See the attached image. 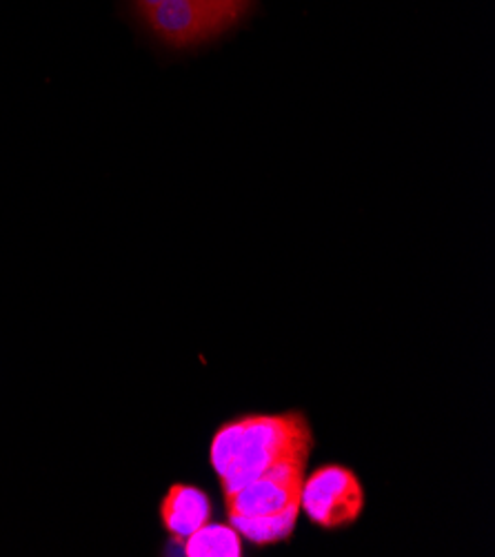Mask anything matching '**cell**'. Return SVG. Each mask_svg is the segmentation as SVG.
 <instances>
[{"mask_svg":"<svg viewBox=\"0 0 495 557\" xmlns=\"http://www.w3.org/2000/svg\"><path fill=\"white\" fill-rule=\"evenodd\" d=\"M315 447L302 411L247 413L220 424L209 444V465L223 497L283 465H307Z\"/></svg>","mask_w":495,"mask_h":557,"instance_id":"obj_1","label":"cell"},{"mask_svg":"<svg viewBox=\"0 0 495 557\" xmlns=\"http://www.w3.org/2000/svg\"><path fill=\"white\" fill-rule=\"evenodd\" d=\"M307 465H283L225 497L227 522L253 546L287 542L300 518Z\"/></svg>","mask_w":495,"mask_h":557,"instance_id":"obj_2","label":"cell"},{"mask_svg":"<svg viewBox=\"0 0 495 557\" xmlns=\"http://www.w3.org/2000/svg\"><path fill=\"white\" fill-rule=\"evenodd\" d=\"M145 29L168 47L185 49L236 23L247 0H129Z\"/></svg>","mask_w":495,"mask_h":557,"instance_id":"obj_3","label":"cell"},{"mask_svg":"<svg viewBox=\"0 0 495 557\" xmlns=\"http://www.w3.org/2000/svg\"><path fill=\"white\" fill-rule=\"evenodd\" d=\"M364 499L358 473L345 465L329 462L305 478L300 513L318 529L341 531L360 520Z\"/></svg>","mask_w":495,"mask_h":557,"instance_id":"obj_4","label":"cell"},{"mask_svg":"<svg viewBox=\"0 0 495 557\" xmlns=\"http://www.w3.org/2000/svg\"><path fill=\"white\" fill-rule=\"evenodd\" d=\"M213 518L211 497L187 482H176L160 499V524L174 540H185Z\"/></svg>","mask_w":495,"mask_h":557,"instance_id":"obj_5","label":"cell"},{"mask_svg":"<svg viewBox=\"0 0 495 557\" xmlns=\"http://www.w3.org/2000/svg\"><path fill=\"white\" fill-rule=\"evenodd\" d=\"M181 542L187 557H243V537L230 522H209Z\"/></svg>","mask_w":495,"mask_h":557,"instance_id":"obj_6","label":"cell"}]
</instances>
